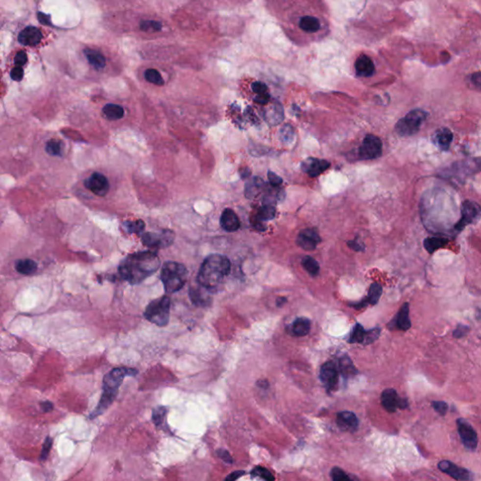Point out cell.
Segmentation results:
<instances>
[{"instance_id": "cell-1", "label": "cell", "mask_w": 481, "mask_h": 481, "mask_svg": "<svg viewBox=\"0 0 481 481\" xmlns=\"http://www.w3.org/2000/svg\"><path fill=\"white\" fill-rule=\"evenodd\" d=\"M268 7L295 43L319 42L329 33L321 0H268Z\"/></svg>"}, {"instance_id": "cell-2", "label": "cell", "mask_w": 481, "mask_h": 481, "mask_svg": "<svg viewBox=\"0 0 481 481\" xmlns=\"http://www.w3.org/2000/svg\"><path fill=\"white\" fill-rule=\"evenodd\" d=\"M160 267V259L154 252L145 251L126 257L119 267V274L123 280L137 285L153 275Z\"/></svg>"}, {"instance_id": "cell-3", "label": "cell", "mask_w": 481, "mask_h": 481, "mask_svg": "<svg viewBox=\"0 0 481 481\" xmlns=\"http://www.w3.org/2000/svg\"><path fill=\"white\" fill-rule=\"evenodd\" d=\"M230 272V262L229 259L220 254H213L207 257L201 265L197 282L201 286L213 290L222 285Z\"/></svg>"}, {"instance_id": "cell-4", "label": "cell", "mask_w": 481, "mask_h": 481, "mask_svg": "<svg viewBox=\"0 0 481 481\" xmlns=\"http://www.w3.org/2000/svg\"><path fill=\"white\" fill-rule=\"evenodd\" d=\"M138 370L127 367H116L110 370L103 378V394L95 410L91 413L90 417L94 419L101 415L113 403L115 398L119 393V388L126 376H135Z\"/></svg>"}, {"instance_id": "cell-5", "label": "cell", "mask_w": 481, "mask_h": 481, "mask_svg": "<svg viewBox=\"0 0 481 481\" xmlns=\"http://www.w3.org/2000/svg\"><path fill=\"white\" fill-rule=\"evenodd\" d=\"M188 271L184 264L168 262L164 264L161 271V280L166 292L174 293L181 289L187 281Z\"/></svg>"}, {"instance_id": "cell-6", "label": "cell", "mask_w": 481, "mask_h": 481, "mask_svg": "<svg viewBox=\"0 0 481 481\" xmlns=\"http://www.w3.org/2000/svg\"><path fill=\"white\" fill-rule=\"evenodd\" d=\"M170 299L168 296H162L151 301L144 311L145 318L157 326H166L169 321Z\"/></svg>"}, {"instance_id": "cell-7", "label": "cell", "mask_w": 481, "mask_h": 481, "mask_svg": "<svg viewBox=\"0 0 481 481\" xmlns=\"http://www.w3.org/2000/svg\"><path fill=\"white\" fill-rule=\"evenodd\" d=\"M427 118L428 113L424 110L413 109L397 122L396 133L404 138L413 136L419 131Z\"/></svg>"}, {"instance_id": "cell-8", "label": "cell", "mask_w": 481, "mask_h": 481, "mask_svg": "<svg viewBox=\"0 0 481 481\" xmlns=\"http://www.w3.org/2000/svg\"><path fill=\"white\" fill-rule=\"evenodd\" d=\"M481 217V207L475 201L467 199L460 207V218L454 226V229L459 232Z\"/></svg>"}, {"instance_id": "cell-9", "label": "cell", "mask_w": 481, "mask_h": 481, "mask_svg": "<svg viewBox=\"0 0 481 481\" xmlns=\"http://www.w3.org/2000/svg\"><path fill=\"white\" fill-rule=\"evenodd\" d=\"M174 240V232L168 229L159 232H147L142 236V242L150 248H165Z\"/></svg>"}, {"instance_id": "cell-10", "label": "cell", "mask_w": 481, "mask_h": 481, "mask_svg": "<svg viewBox=\"0 0 481 481\" xmlns=\"http://www.w3.org/2000/svg\"><path fill=\"white\" fill-rule=\"evenodd\" d=\"M383 152L382 140L373 135H367L359 149V156L363 160H373L379 158Z\"/></svg>"}, {"instance_id": "cell-11", "label": "cell", "mask_w": 481, "mask_h": 481, "mask_svg": "<svg viewBox=\"0 0 481 481\" xmlns=\"http://www.w3.org/2000/svg\"><path fill=\"white\" fill-rule=\"evenodd\" d=\"M355 75L359 78L372 77L376 72V66L373 58L367 53H359L354 61Z\"/></svg>"}, {"instance_id": "cell-12", "label": "cell", "mask_w": 481, "mask_h": 481, "mask_svg": "<svg viewBox=\"0 0 481 481\" xmlns=\"http://www.w3.org/2000/svg\"><path fill=\"white\" fill-rule=\"evenodd\" d=\"M457 427L460 440L464 447L472 451L475 450L479 444V438L475 429L464 418L457 419Z\"/></svg>"}, {"instance_id": "cell-13", "label": "cell", "mask_w": 481, "mask_h": 481, "mask_svg": "<svg viewBox=\"0 0 481 481\" xmlns=\"http://www.w3.org/2000/svg\"><path fill=\"white\" fill-rule=\"evenodd\" d=\"M381 403L388 412H395L398 409H405L408 407V401L400 398L397 391L392 388L385 389L382 393Z\"/></svg>"}, {"instance_id": "cell-14", "label": "cell", "mask_w": 481, "mask_h": 481, "mask_svg": "<svg viewBox=\"0 0 481 481\" xmlns=\"http://www.w3.org/2000/svg\"><path fill=\"white\" fill-rule=\"evenodd\" d=\"M481 168V159H472L471 161H463L459 163L453 164L449 169H447L445 171L447 172L448 176L452 174V176H455L454 178H458V176H460V174L464 177H467L469 175H473L475 173L479 171Z\"/></svg>"}, {"instance_id": "cell-15", "label": "cell", "mask_w": 481, "mask_h": 481, "mask_svg": "<svg viewBox=\"0 0 481 481\" xmlns=\"http://www.w3.org/2000/svg\"><path fill=\"white\" fill-rule=\"evenodd\" d=\"M85 186L93 194L104 196L109 191V183L107 178L98 172L93 173L85 181Z\"/></svg>"}, {"instance_id": "cell-16", "label": "cell", "mask_w": 481, "mask_h": 481, "mask_svg": "<svg viewBox=\"0 0 481 481\" xmlns=\"http://www.w3.org/2000/svg\"><path fill=\"white\" fill-rule=\"evenodd\" d=\"M320 378L326 389L332 391L337 388L338 384V371L334 363L327 362L321 366Z\"/></svg>"}, {"instance_id": "cell-17", "label": "cell", "mask_w": 481, "mask_h": 481, "mask_svg": "<svg viewBox=\"0 0 481 481\" xmlns=\"http://www.w3.org/2000/svg\"><path fill=\"white\" fill-rule=\"evenodd\" d=\"M320 241V235L315 229H303L298 234L297 244L304 250H314Z\"/></svg>"}, {"instance_id": "cell-18", "label": "cell", "mask_w": 481, "mask_h": 481, "mask_svg": "<svg viewBox=\"0 0 481 481\" xmlns=\"http://www.w3.org/2000/svg\"><path fill=\"white\" fill-rule=\"evenodd\" d=\"M438 468L456 481H470L472 479L471 473L468 470L457 466L449 460L440 461Z\"/></svg>"}, {"instance_id": "cell-19", "label": "cell", "mask_w": 481, "mask_h": 481, "mask_svg": "<svg viewBox=\"0 0 481 481\" xmlns=\"http://www.w3.org/2000/svg\"><path fill=\"white\" fill-rule=\"evenodd\" d=\"M330 168V163L328 161L321 160L310 157L304 161L302 164V168L310 177L315 178L326 171Z\"/></svg>"}, {"instance_id": "cell-20", "label": "cell", "mask_w": 481, "mask_h": 481, "mask_svg": "<svg viewBox=\"0 0 481 481\" xmlns=\"http://www.w3.org/2000/svg\"><path fill=\"white\" fill-rule=\"evenodd\" d=\"M43 39L42 31L36 26H27L24 28L18 36V41L24 46H34L40 44Z\"/></svg>"}, {"instance_id": "cell-21", "label": "cell", "mask_w": 481, "mask_h": 481, "mask_svg": "<svg viewBox=\"0 0 481 481\" xmlns=\"http://www.w3.org/2000/svg\"><path fill=\"white\" fill-rule=\"evenodd\" d=\"M393 328H397L401 331H407L411 328L412 323L409 317V304L404 303L400 311L398 312L396 318L390 322Z\"/></svg>"}, {"instance_id": "cell-22", "label": "cell", "mask_w": 481, "mask_h": 481, "mask_svg": "<svg viewBox=\"0 0 481 481\" xmlns=\"http://www.w3.org/2000/svg\"><path fill=\"white\" fill-rule=\"evenodd\" d=\"M220 225L224 230L228 232H234L240 229V220L231 209H226L221 215Z\"/></svg>"}, {"instance_id": "cell-23", "label": "cell", "mask_w": 481, "mask_h": 481, "mask_svg": "<svg viewBox=\"0 0 481 481\" xmlns=\"http://www.w3.org/2000/svg\"><path fill=\"white\" fill-rule=\"evenodd\" d=\"M453 140V133L448 128H441L435 131L433 136V142L438 148L447 151L450 148Z\"/></svg>"}, {"instance_id": "cell-24", "label": "cell", "mask_w": 481, "mask_h": 481, "mask_svg": "<svg viewBox=\"0 0 481 481\" xmlns=\"http://www.w3.org/2000/svg\"><path fill=\"white\" fill-rule=\"evenodd\" d=\"M337 423L342 431L355 432L358 428V418L354 412H340L337 414Z\"/></svg>"}, {"instance_id": "cell-25", "label": "cell", "mask_w": 481, "mask_h": 481, "mask_svg": "<svg viewBox=\"0 0 481 481\" xmlns=\"http://www.w3.org/2000/svg\"><path fill=\"white\" fill-rule=\"evenodd\" d=\"M210 289H208L205 287L201 286L200 284L199 287H192L190 289V298L192 302L196 306L205 307L211 302V297L208 293Z\"/></svg>"}, {"instance_id": "cell-26", "label": "cell", "mask_w": 481, "mask_h": 481, "mask_svg": "<svg viewBox=\"0 0 481 481\" xmlns=\"http://www.w3.org/2000/svg\"><path fill=\"white\" fill-rule=\"evenodd\" d=\"M265 120L271 125L279 124L283 120V108L280 104L275 103L271 107H269L265 112Z\"/></svg>"}, {"instance_id": "cell-27", "label": "cell", "mask_w": 481, "mask_h": 481, "mask_svg": "<svg viewBox=\"0 0 481 481\" xmlns=\"http://www.w3.org/2000/svg\"><path fill=\"white\" fill-rule=\"evenodd\" d=\"M84 53L90 64L95 69L102 70L105 67V58L100 52L93 49H85Z\"/></svg>"}, {"instance_id": "cell-28", "label": "cell", "mask_w": 481, "mask_h": 481, "mask_svg": "<svg viewBox=\"0 0 481 481\" xmlns=\"http://www.w3.org/2000/svg\"><path fill=\"white\" fill-rule=\"evenodd\" d=\"M311 323L307 318H298L291 325V332L296 337H305L310 331Z\"/></svg>"}, {"instance_id": "cell-29", "label": "cell", "mask_w": 481, "mask_h": 481, "mask_svg": "<svg viewBox=\"0 0 481 481\" xmlns=\"http://www.w3.org/2000/svg\"><path fill=\"white\" fill-rule=\"evenodd\" d=\"M448 239L445 237H428L424 240V247L427 252L433 254L436 250L446 246Z\"/></svg>"}, {"instance_id": "cell-30", "label": "cell", "mask_w": 481, "mask_h": 481, "mask_svg": "<svg viewBox=\"0 0 481 481\" xmlns=\"http://www.w3.org/2000/svg\"><path fill=\"white\" fill-rule=\"evenodd\" d=\"M103 113L105 118L109 120H117L123 117L124 109L122 106L114 103L106 104L103 109Z\"/></svg>"}, {"instance_id": "cell-31", "label": "cell", "mask_w": 481, "mask_h": 481, "mask_svg": "<svg viewBox=\"0 0 481 481\" xmlns=\"http://www.w3.org/2000/svg\"><path fill=\"white\" fill-rule=\"evenodd\" d=\"M37 268H38L37 264L35 263L34 261L29 260V259L17 261L15 264L16 271L22 275H32L36 272Z\"/></svg>"}, {"instance_id": "cell-32", "label": "cell", "mask_w": 481, "mask_h": 481, "mask_svg": "<svg viewBox=\"0 0 481 481\" xmlns=\"http://www.w3.org/2000/svg\"><path fill=\"white\" fill-rule=\"evenodd\" d=\"M264 183L262 179L254 178L250 182H248L245 186V195L248 198H253L258 195L262 189L264 188Z\"/></svg>"}, {"instance_id": "cell-33", "label": "cell", "mask_w": 481, "mask_h": 481, "mask_svg": "<svg viewBox=\"0 0 481 481\" xmlns=\"http://www.w3.org/2000/svg\"><path fill=\"white\" fill-rule=\"evenodd\" d=\"M302 265L304 267V269L310 274V275L312 276H316V275H319V272H320V265L318 264V262L313 259L312 257H310V256H307L305 257L303 260H302Z\"/></svg>"}, {"instance_id": "cell-34", "label": "cell", "mask_w": 481, "mask_h": 481, "mask_svg": "<svg viewBox=\"0 0 481 481\" xmlns=\"http://www.w3.org/2000/svg\"><path fill=\"white\" fill-rule=\"evenodd\" d=\"M383 293V288L379 283H373L368 290V295L367 300L365 302V306L367 304L370 305H376L378 303L380 297L382 296Z\"/></svg>"}, {"instance_id": "cell-35", "label": "cell", "mask_w": 481, "mask_h": 481, "mask_svg": "<svg viewBox=\"0 0 481 481\" xmlns=\"http://www.w3.org/2000/svg\"><path fill=\"white\" fill-rule=\"evenodd\" d=\"M46 152L53 156H59L62 154L63 144L61 141L57 139H51L46 143Z\"/></svg>"}, {"instance_id": "cell-36", "label": "cell", "mask_w": 481, "mask_h": 481, "mask_svg": "<svg viewBox=\"0 0 481 481\" xmlns=\"http://www.w3.org/2000/svg\"><path fill=\"white\" fill-rule=\"evenodd\" d=\"M275 216V208L271 204H265L259 210L258 213V220L260 222L262 221H268L271 220Z\"/></svg>"}, {"instance_id": "cell-37", "label": "cell", "mask_w": 481, "mask_h": 481, "mask_svg": "<svg viewBox=\"0 0 481 481\" xmlns=\"http://www.w3.org/2000/svg\"><path fill=\"white\" fill-rule=\"evenodd\" d=\"M366 332L367 331H365L364 327L361 324L356 323L355 328L352 332V335H351L350 342L351 343H363L365 336H366Z\"/></svg>"}, {"instance_id": "cell-38", "label": "cell", "mask_w": 481, "mask_h": 481, "mask_svg": "<svg viewBox=\"0 0 481 481\" xmlns=\"http://www.w3.org/2000/svg\"><path fill=\"white\" fill-rule=\"evenodd\" d=\"M144 75H145L146 80L149 82V83H151V84H154V85H157V86H163L165 84V81L163 79L160 72L157 70H146Z\"/></svg>"}, {"instance_id": "cell-39", "label": "cell", "mask_w": 481, "mask_h": 481, "mask_svg": "<svg viewBox=\"0 0 481 481\" xmlns=\"http://www.w3.org/2000/svg\"><path fill=\"white\" fill-rule=\"evenodd\" d=\"M162 24L157 21H143L140 24V28L146 32H155L162 29Z\"/></svg>"}, {"instance_id": "cell-40", "label": "cell", "mask_w": 481, "mask_h": 481, "mask_svg": "<svg viewBox=\"0 0 481 481\" xmlns=\"http://www.w3.org/2000/svg\"><path fill=\"white\" fill-rule=\"evenodd\" d=\"M124 226H125V229L128 231V233H138L144 229L145 224L141 220H138V221H133V222L132 221L126 222L124 224Z\"/></svg>"}, {"instance_id": "cell-41", "label": "cell", "mask_w": 481, "mask_h": 481, "mask_svg": "<svg viewBox=\"0 0 481 481\" xmlns=\"http://www.w3.org/2000/svg\"><path fill=\"white\" fill-rule=\"evenodd\" d=\"M166 414H167V409L163 406H160V407H157L156 409L153 410V412H152V420L153 422L155 423L156 426H160L164 420H165V417H166Z\"/></svg>"}, {"instance_id": "cell-42", "label": "cell", "mask_w": 481, "mask_h": 481, "mask_svg": "<svg viewBox=\"0 0 481 481\" xmlns=\"http://www.w3.org/2000/svg\"><path fill=\"white\" fill-rule=\"evenodd\" d=\"M280 138H281V141H283L284 143L289 144L294 138V131H293L292 127L289 126V125L283 127L281 129V132H280Z\"/></svg>"}, {"instance_id": "cell-43", "label": "cell", "mask_w": 481, "mask_h": 481, "mask_svg": "<svg viewBox=\"0 0 481 481\" xmlns=\"http://www.w3.org/2000/svg\"><path fill=\"white\" fill-rule=\"evenodd\" d=\"M340 369H341V372L343 373L344 375H346V376L351 375L353 372L355 373V367L353 366L351 359H349L348 357L341 358V360H340Z\"/></svg>"}, {"instance_id": "cell-44", "label": "cell", "mask_w": 481, "mask_h": 481, "mask_svg": "<svg viewBox=\"0 0 481 481\" xmlns=\"http://www.w3.org/2000/svg\"><path fill=\"white\" fill-rule=\"evenodd\" d=\"M251 474H252V476L260 477L265 481H274L275 480V477L268 470L265 469L264 467H261V466L256 467L255 469L253 470Z\"/></svg>"}, {"instance_id": "cell-45", "label": "cell", "mask_w": 481, "mask_h": 481, "mask_svg": "<svg viewBox=\"0 0 481 481\" xmlns=\"http://www.w3.org/2000/svg\"><path fill=\"white\" fill-rule=\"evenodd\" d=\"M380 334H381V329H379V328H375V329L367 331L366 332V336H365V338H364V341H363V343L362 344L367 345V344L374 342L378 338Z\"/></svg>"}, {"instance_id": "cell-46", "label": "cell", "mask_w": 481, "mask_h": 481, "mask_svg": "<svg viewBox=\"0 0 481 481\" xmlns=\"http://www.w3.org/2000/svg\"><path fill=\"white\" fill-rule=\"evenodd\" d=\"M331 478H332L333 481H350L351 480L350 477L347 476V474L344 472L343 470L337 468V467L333 468L332 471H331Z\"/></svg>"}, {"instance_id": "cell-47", "label": "cell", "mask_w": 481, "mask_h": 481, "mask_svg": "<svg viewBox=\"0 0 481 481\" xmlns=\"http://www.w3.org/2000/svg\"><path fill=\"white\" fill-rule=\"evenodd\" d=\"M433 408L441 415H445L448 410V405L445 401H433Z\"/></svg>"}, {"instance_id": "cell-48", "label": "cell", "mask_w": 481, "mask_h": 481, "mask_svg": "<svg viewBox=\"0 0 481 481\" xmlns=\"http://www.w3.org/2000/svg\"><path fill=\"white\" fill-rule=\"evenodd\" d=\"M52 444H53V441H52V438L51 437H47L45 441V444H44V447H43V450H42V453H41V459L42 460H45L48 457L49 453H50V450L52 448Z\"/></svg>"}, {"instance_id": "cell-49", "label": "cell", "mask_w": 481, "mask_h": 481, "mask_svg": "<svg viewBox=\"0 0 481 481\" xmlns=\"http://www.w3.org/2000/svg\"><path fill=\"white\" fill-rule=\"evenodd\" d=\"M469 330L470 328L468 326L463 325V324H458L457 328L453 332V337L456 338H461L464 336H466V334L469 332Z\"/></svg>"}, {"instance_id": "cell-50", "label": "cell", "mask_w": 481, "mask_h": 481, "mask_svg": "<svg viewBox=\"0 0 481 481\" xmlns=\"http://www.w3.org/2000/svg\"><path fill=\"white\" fill-rule=\"evenodd\" d=\"M254 101L256 103H260V104H267L270 101V94L268 93V92L258 93V94H256Z\"/></svg>"}, {"instance_id": "cell-51", "label": "cell", "mask_w": 481, "mask_h": 481, "mask_svg": "<svg viewBox=\"0 0 481 481\" xmlns=\"http://www.w3.org/2000/svg\"><path fill=\"white\" fill-rule=\"evenodd\" d=\"M27 61V56L24 51H20L14 57V63L18 67H22Z\"/></svg>"}, {"instance_id": "cell-52", "label": "cell", "mask_w": 481, "mask_h": 481, "mask_svg": "<svg viewBox=\"0 0 481 481\" xmlns=\"http://www.w3.org/2000/svg\"><path fill=\"white\" fill-rule=\"evenodd\" d=\"M11 77H12V80L20 82L24 77L23 69L21 67H18V66L13 68L11 72Z\"/></svg>"}, {"instance_id": "cell-53", "label": "cell", "mask_w": 481, "mask_h": 481, "mask_svg": "<svg viewBox=\"0 0 481 481\" xmlns=\"http://www.w3.org/2000/svg\"><path fill=\"white\" fill-rule=\"evenodd\" d=\"M268 179H269L270 184H272L273 186H279L283 182V180L278 175H276L275 173L272 171L268 172Z\"/></svg>"}, {"instance_id": "cell-54", "label": "cell", "mask_w": 481, "mask_h": 481, "mask_svg": "<svg viewBox=\"0 0 481 481\" xmlns=\"http://www.w3.org/2000/svg\"><path fill=\"white\" fill-rule=\"evenodd\" d=\"M471 83L473 84V86L477 90L481 91V72H475L474 74H472Z\"/></svg>"}, {"instance_id": "cell-55", "label": "cell", "mask_w": 481, "mask_h": 481, "mask_svg": "<svg viewBox=\"0 0 481 481\" xmlns=\"http://www.w3.org/2000/svg\"><path fill=\"white\" fill-rule=\"evenodd\" d=\"M37 17H38V20L40 21V23L43 24H46V25H50L51 24V17H50V15L46 14L44 12H38Z\"/></svg>"}, {"instance_id": "cell-56", "label": "cell", "mask_w": 481, "mask_h": 481, "mask_svg": "<svg viewBox=\"0 0 481 481\" xmlns=\"http://www.w3.org/2000/svg\"><path fill=\"white\" fill-rule=\"evenodd\" d=\"M349 246L354 249L355 251H363L364 250V246H363V243L359 242V240L357 239H355V240H350L348 242Z\"/></svg>"}, {"instance_id": "cell-57", "label": "cell", "mask_w": 481, "mask_h": 481, "mask_svg": "<svg viewBox=\"0 0 481 481\" xmlns=\"http://www.w3.org/2000/svg\"><path fill=\"white\" fill-rule=\"evenodd\" d=\"M41 407H42V409H43V411H44V412H51V411L53 410L54 405H53V403H52V402L46 401L41 403Z\"/></svg>"}, {"instance_id": "cell-58", "label": "cell", "mask_w": 481, "mask_h": 481, "mask_svg": "<svg viewBox=\"0 0 481 481\" xmlns=\"http://www.w3.org/2000/svg\"><path fill=\"white\" fill-rule=\"evenodd\" d=\"M245 473L243 471H237V472H233L232 474H230L229 477L226 479L227 481H235L237 479H239L241 476H243Z\"/></svg>"}, {"instance_id": "cell-59", "label": "cell", "mask_w": 481, "mask_h": 481, "mask_svg": "<svg viewBox=\"0 0 481 481\" xmlns=\"http://www.w3.org/2000/svg\"><path fill=\"white\" fill-rule=\"evenodd\" d=\"M218 455H219V457H220V458H223V459H224V460H226L227 462H231V458H230V456H229V454L228 453V452H227V451H225V450H223V451H222V450H220V451L218 452Z\"/></svg>"}, {"instance_id": "cell-60", "label": "cell", "mask_w": 481, "mask_h": 481, "mask_svg": "<svg viewBox=\"0 0 481 481\" xmlns=\"http://www.w3.org/2000/svg\"><path fill=\"white\" fill-rule=\"evenodd\" d=\"M286 298H277V305H278V307H281V306H282L284 303H286Z\"/></svg>"}, {"instance_id": "cell-61", "label": "cell", "mask_w": 481, "mask_h": 481, "mask_svg": "<svg viewBox=\"0 0 481 481\" xmlns=\"http://www.w3.org/2000/svg\"><path fill=\"white\" fill-rule=\"evenodd\" d=\"M476 316H477V319H478L479 321H481V310H477V314H476Z\"/></svg>"}]
</instances>
